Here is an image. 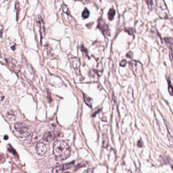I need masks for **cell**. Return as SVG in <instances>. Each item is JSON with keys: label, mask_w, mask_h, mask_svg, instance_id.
Returning a JSON list of instances; mask_svg holds the SVG:
<instances>
[{"label": "cell", "mask_w": 173, "mask_h": 173, "mask_svg": "<svg viewBox=\"0 0 173 173\" xmlns=\"http://www.w3.org/2000/svg\"><path fill=\"white\" fill-rule=\"evenodd\" d=\"M53 153L57 158L60 160H63L70 156L71 150L65 141L58 140L54 143Z\"/></svg>", "instance_id": "6da1fadb"}, {"label": "cell", "mask_w": 173, "mask_h": 173, "mask_svg": "<svg viewBox=\"0 0 173 173\" xmlns=\"http://www.w3.org/2000/svg\"><path fill=\"white\" fill-rule=\"evenodd\" d=\"M156 11L157 15L161 19H167L170 14L164 0H157Z\"/></svg>", "instance_id": "7a4b0ae2"}, {"label": "cell", "mask_w": 173, "mask_h": 173, "mask_svg": "<svg viewBox=\"0 0 173 173\" xmlns=\"http://www.w3.org/2000/svg\"><path fill=\"white\" fill-rule=\"evenodd\" d=\"M14 128L20 137L22 138L28 136L32 133V128L30 126L21 122L16 123L14 125Z\"/></svg>", "instance_id": "3957f363"}, {"label": "cell", "mask_w": 173, "mask_h": 173, "mask_svg": "<svg viewBox=\"0 0 173 173\" xmlns=\"http://www.w3.org/2000/svg\"><path fill=\"white\" fill-rule=\"evenodd\" d=\"M131 69L137 76H141L143 73V65L141 63L136 60H132L129 63Z\"/></svg>", "instance_id": "277c9868"}, {"label": "cell", "mask_w": 173, "mask_h": 173, "mask_svg": "<svg viewBox=\"0 0 173 173\" xmlns=\"http://www.w3.org/2000/svg\"><path fill=\"white\" fill-rule=\"evenodd\" d=\"M68 60L70 64L74 69V72L76 75H79L80 74V62L78 58L73 56L71 55H69L68 56Z\"/></svg>", "instance_id": "5b68a950"}, {"label": "cell", "mask_w": 173, "mask_h": 173, "mask_svg": "<svg viewBox=\"0 0 173 173\" xmlns=\"http://www.w3.org/2000/svg\"><path fill=\"white\" fill-rule=\"evenodd\" d=\"M6 60L7 65L13 71L16 73H18L20 71V66L15 59L11 57H8Z\"/></svg>", "instance_id": "8992f818"}, {"label": "cell", "mask_w": 173, "mask_h": 173, "mask_svg": "<svg viewBox=\"0 0 173 173\" xmlns=\"http://www.w3.org/2000/svg\"><path fill=\"white\" fill-rule=\"evenodd\" d=\"M98 28L102 32V33L105 36H108L110 35V30H109V27L102 18L98 19Z\"/></svg>", "instance_id": "52a82bcc"}, {"label": "cell", "mask_w": 173, "mask_h": 173, "mask_svg": "<svg viewBox=\"0 0 173 173\" xmlns=\"http://www.w3.org/2000/svg\"><path fill=\"white\" fill-rule=\"evenodd\" d=\"M165 44L169 49V58L171 61L173 60V38H164Z\"/></svg>", "instance_id": "ba28073f"}, {"label": "cell", "mask_w": 173, "mask_h": 173, "mask_svg": "<svg viewBox=\"0 0 173 173\" xmlns=\"http://www.w3.org/2000/svg\"><path fill=\"white\" fill-rule=\"evenodd\" d=\"M58 136L59 134L57 132H49L44 134L43 139L47 142H50L55 139Z\"/></svg>", "instance_id": "9c48e42d"}, {"label": "cell", "mask_w": 173, "mask_h": 173, "mask_svg": "<svg viewBox=\"0 0 173 173\" xmlns=\"http://www.w3.org/2000/svg\"><path fill=\"white\" fill-rule=\"evenodd\" d=\"M37 153L40 156L44 155L47 152V148L45 144L40 142L37 144L36 148Z\"/></svg>", "instance_id": "30bf717a"}, {"label": "cell", "mask_w": 173, "mask_h": 173, "mask_svg": "<svg viewBox=\"0 0 173 173\" xmlns=\"http://www.w3.org/2000/svg\"><path fill=\"white\" fill-rule=\"evenodd\" d=\"M72 163H69L68 164H65L64 165H60L57 166L55 167L54 168H53L52 170V172L53 173H61L64 170L70 167Z\"/></svg>", "instance_id": "8fae6325"}, {"label": "cell", "mask_w": 173, "mask_h": 173, "mask_svg": "<svg viewBox=\"0 0 173 173\" xmlns=\"http://www.w3.org/2000/svg\"><path fill=\"white\" fill-rule=\"evenodd\" d=\"M41 139V135L40 133L38 132H35L33 134L32 138V141L33 142V143H36L38 142Z\"/></svg>", "instance_id": "7c38bea8"}, {"label": "cell", "mask_w": 173, "mask_h": 173, "mask_svg": "<svg viewBox=\"0 0 173 173\" xmlns=\"http://www.w3.org/2000/svg\"><path fill=\"white\" fill-rule=\"evenodd\" d=\"M115 14V11L113 8H111L109 10L108 13V18L109 20L112 21L113 20Z\"/></svg>", "instance_id": "4fadbf2b"}, {"label": "cell", "mask_w": 173, "mask_h": 173, "mask_svg": "<svg viewBox=\"0 0 173 173\" xmlns=\"http://www.w3.org/2000/svg\"><path fill=\"white\" fill-rule=\"evenodd\" d=\"M83 98H84V100L85 102V103L89 105V106L91 107L92 104V99L89 97L88 96L86 95H83Z\"/></svg>", "instance_id": "5bb4252c"}, {"label": "cell", "mask_w": 173, "mask_h": 173, "mask_svg": "<svg viewBox=\"0 0 173 173\" xmlns=\"http://www.w3.org/2000/svg\"><path fill=\"white\" fill-rule=\"evenodd\" d=\"M167 80L168 82V90L169 94L171 96L173 95V86L171 84L170 80L169 78H167Z\"/></svg>", "instance_id": "9a60e30c"}, {"label": "cell", "mask_w": 173, "mask_h": 173, "mask_svg": "<svg viewBox=\"0 0 173 173\" xmlns=\"http://www.w3.org/2000/svg\"><path fill=\"white\" fill-rule=\"evenodd\" d=\"M89 15H90V12H89V11L86 8H84V9L83 10V12L82 13V14H81L82 18L83 19H85L86 18H88Z\"/></svg>", "instance_id": "2e32d148"}, {"label": "cell", "mask_w": 173, "mask_h": 173, "mask_svg": "<svg viewBox=\"0 0 173 173\" xmlns=\"http://www.w3.org/2000/svg\"><path fill=\"white\" fill-rule=\"evenodd\" d=\"M145 2L146 3L148 9L150 11L153 10V9L154 8V4L152 0H145Z\"/></svg>", "instance_id": "e0dca14e"}, {"label": "cell", "mask_w": 173, "mask_h": 173, "mask_svg": "<svg viewBox=\"0 0 173 173\" xmlns=\"http://www.w3.org/2000/svg\"><path fill=\"white\" fill-rule=\"evenodd\" d=\"M62 9L64 13H66V14H68V15H69V14H70V13H69V12L68 9L66 5H63V6H62Z\"/></svg>", "instance_id": "ac0fdd59"}, {"label": "cell", "mask_w": 173, "mask_h": 173, "mask_svg": "<svg viewBox=\"0 0 173 173\" xmlns=\"http://www.w3.org/2000/svg\"><path fill=\"white\" fill-rule=\"evenodd\" d=\"M126 32L130 35H133L134 34V33L135 32V30H134V29L133 28H127V30H126Z\"/></svg>", "instance_id": "d6986e66"}, {"label": "cell", "mask_w": 173, "mask_h": 173, "mask_svg": "<svg viewBox=\"0 0 173 173\" xmlns=\"http://www.w3.org/2000/svg\"><path fill=\"white\" fill-rule=\"evenodd\" d=\"M81 52L83 53V55H85V56H88V52H87V50H86L83 45H82L81 46Z\"/></svg>", "instance_id": "ffe728a7"}, {"label": "cell", "mask_w": 173, "mask_h": 173, "mask_svg": "<svg viewBox=\"0 0 173 173\" xmlns=\"http://www.w3.org/2000/svg\"><path fill=\"white\" fill-rule=\"evenodd\" d=\"M127 63V61H126V60H122V61L121 62V63H120V65H121V66H122V67H125V66L126 65Z\"/></svg>", "instance_id": "44dd1931"}, {"label": "cell", "mask_w": 173, "mask_h": 173, "mask_svg": "<svg viewBox=\"0 0 173 173\" xmlns=\"http://www.w3.org/2000/svg\"><path fill=\"white\" fill-rule=\"evenodd\" d=\"M127 57H128V58H132L133 57V52H131V51L129 52L127 54Z\"/></svg>", "instance_id": "7402d4cb"}, {"label": "cell", "mask_w": 173, "mask_h": 173, "mask_svg": "<svg viewBox=\"0 0 173 173\" xmlns=\"http://www.w3.org/2000/svg\"><path fill=\"white\" fill-rule=\"evenodd\" d=\"M4 99V94L1 92H0V103H1Z\"/></svg>", "instance_id": "603a6c76"}, {"label": "cell", "mask_w": 173, "mask_h": 173, "mask_svg": "<svg viewBox=\"0 0 173 173\" xmlns=\"http://www.w3.org/2000/svg\"><path fill=\"white\" fill-rule=\"evenodd\" d=\"M143 142L142 141V140H140L138 141V146L139 147H141L143 146Z\"/></svg>", "instance_id": "cb8c5ba5"}, {"label": "cell", "mask_w": 173, "mask_h": 173, "mask_svg": "<svg viewBox=\"0 0 173 173\" xmlns=\"http://www.w3.org/2000/svg\"><path fill=\"white\" fill-rule=\"evenodd\" d=\"M8 149H9V150L10 151H11V152H12V153L13 154H14L15 155H16V152L12 148H11V149H10V148H8Z\"/></svg>", "instance_id": "d4e9b609"}, {"label": "cell", "mask_w": 173, "mask_h": 173, "mask_svg": "<svg viewBox=\"0 0 173 173\" xmlns=\"http://www.w3.org/2000/svg\"><path fill=\"white\" fill-rule=\"evenodd\" d=\"M82 173H92V171L91 169H88L84 170Z\"/></svg>", "instance_id": "484cf974"}, {"label": "cell", "mask_w": 173, "mask_h": 173, "mask_svg": "<svg viewBox=\"0 0 173 173\" xmlns=\"http://www.w3.org/2000/svg\"><path fill=\"white\" fill-rule=\"evenodd\" d=\"M76 1H80V2H82L83 3H87L90 1V0H76Z\"/></svg>", "instance_id": "4316f807"}, {"label": "cell", "mask_w": 173, "mask_h": 173, "mask_svg": "<svg viewBox=\"0 0 173 173\" xmlns=\"http://www.w3.org/2000/svg\"><path fill=\"white\" fill-rule=\"evenodd\" d=\"M2 30H3V26L1 24H0V32H1Z\"/></svg>", "instance_id": "83f0119b"}, {"label": "cell", "mask_w": 173, "mask_h": 173, "mask_svg": "<svg viewBox=\"0 0 173 173\" xmlns=\"http://www.w3.org/2000/svg\"><path fill=\"white\" fill-rule=\"evenodd\" d=\"M171 168H172V169L173 170V165H172V166H171Z\"/></svg>", "instance_id": "f1b7e54d"}, {"label": "cell", "mask_w": 173, "mask_h": 173, "mask_svg": "<svg viewBox=\"0 0 173 173\" xmlns=\"http://www.w3.org/2000/svg\"><path fill=\"white\" fill-rule=\"evenodd\" d=\"M64 173H69L68 172H64Z\"/></svg>", "instance_id": "f546056e"}]
</instances>
